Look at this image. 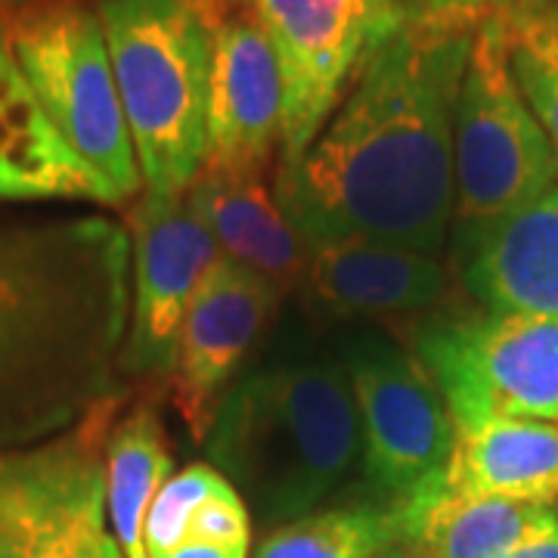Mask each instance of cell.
<instances>
[{
    "label": "cell",
    "mask_w": 558,
    "mask_h": 558,
    "mask_svg": "<svg viewBox=\"0 0 558 558\" xmlns=\"http://www.w3.org/2000/svg\"><path fill=\"white\" fill-rule=\"evenodd\" d=\"M472 28L403 20L357 65L299 165L274 178L304 245L388 242L440 255L453 230V119Z\"/></svg>",
    "instance_id": "6da1fadb"
},
{
    "label": "cell",
    "mask_w": 558,
    "mask_h": 558,
    "mask_svg": "<svg viewBox=\"0 0 558 558\" xmlns=\"http://www.w3.org/2000/svg\"><path fill=\"white\" fill-rule=\"evenodd\" d=\"M131 236L102 215L0 220V457L128 395Z\"/></svg>",
    "instance_id": "7a4b0ae2"
},
{
    "label": "cell",
    "mask_w": 558,
    "mask_h": 558,
    "mask_svg": "<svg viewBox=\"0 0 558 558\" xmlns=\"http://www.w3.org/2000/svg\"><path fill=\"white\" fill-rule=\"evenodd\" d=\"M260 351L223 391L202 450L264 524L282 527L354 475L360 416L336 336L314 317L282 319Z\"/></svg>",
    "instance_id": "3957f363"
},
{
    "label": "cell",
    "mask_w": 558,
    "mask_h": 558,
    "mask_svg": "<svg viewBox=\"0 0 558 558\" xmlns=\"http://www.w3.org/2000/svg\"><path fill=\"white\" fill-rule=\"evenodd\" d=\"M143 193L183 196L208 159L215 22L193 0H100Z\"/></svg>",
    "instance_id": "277c9868"
},
{
    "label": "cell",
    "mask_w": 558,
    "mask_h": 558,
    "mask_svg": "<svg viewBox=\"0 0 558 558\" xmlns=\"http://www.w3.org/2000/svg\"><path fill=\"white\" fill-rule=\"evenodd\" d=\"M360 416V478L369 506L400 512L413 539L444 497L457 422L416 354L376 326L336 336Z\"/></svg>",
    "instance_id": "5b68a950"
},
{
    "label": "cell",
    "mask_w": 558,
    "mask_h": 558,
    "mask_svg": "<svg viewBox=\"0 0 558 558\" xmlns=\"http://www.w3.org/2000/svg\"><path fill=\"white\" fill-rule=\"evenodd\" d=\"M7 38L44 116L119 205L143 196L134 140L97 7L44 0L13 16Z\"/></svg>",
    "instance_id": "8992f818"
},
{
    "label": "cell",
    "mask_w": 558,
    "mask_h": 558,
    "mask_svg": "<svg viewBox=\"0 0 558 558\" xmlns=\"http://www.w3.org/2000/svg\"><path fill=\"white\" fill-rule=\"evenodd\" d=\"M453 245L481 233L558 183L549 137L509 69L502 16L481 22L453 119Z\"/></svg>",
    "instance_id": "52a82bcc"
},
{
    "label": "cell",
    "mask_w": 558,
    "mask_h": 558,
    "mask_svg": "<svg viewBox=\"0 0 558 558\" xmlns=\"http://www.w3.org/2000/svg\"><path fill=\"white\" fill-rule=\"evenodd\" d=\"M407 348L440 388L457 432L490 418L558 422V317L435 311L407 329Z\"/></svg>",
    "instance_id": "ba28073f"
},
{
    "label": "cell",
    "mask_w": 558,
    "mask_h": 558,
    "mask_svg": "<svg viewBox=\"0 0 558 558\" xmlns=\"http://www.w3.org/2000/svg\"><path fill=\"white\" fill-rule=\"evenodd\" d=\"M124 400L60 438L0 457V558H102L106 438Z\"/></svg>",
    "instance_id": "9c48e42d"
},
{
    "label": "cell",
    "mask_w": 558,
    "mask_h": 558,
    "mask_svg": "<svg viewBox=\"0 0 558 558\" xmlns=\"http://www.w3.org/2000/svg\"><path fill=\"white\" fill-rule=\"evenodd\" d=\"M282 84L279 174L292 171L339 106L363 57L398 28L391 0H248Z\"/></svg>",
    "instance_id": "30bf717a"
},
{
    "label": "cell",
    "mask_w": 558,
    "mask_h": 558,
    "mask_svg": "<svg viewBox=\"0 0 558 558\" xmlns=\"http://www.w3.org/2000/svg\"><path fill=\"white\" fill-rule=\"evenodd\" d=\"M124 227L131 236V317L121 373L124 379L165 385L193 295L223 252L186 193H143Z\"/></svg>",
    "instance_id": "8fae6325"
},
{
    "label": "cell",
    "mask_w": 558,
    "mask_h": 558,
    "mask_svg": "<svg viewBox=\"0 0 558 558\" xmlns=\"http://www.w3.org/2000/svg\"><path fill=\"white\" fill-rule=\"evenodd\" d=\"M286 295L227 255L205 274L180 329L165 391L190 438L202 444L223 391L258 351Z\"/></svg>",
    "instance_id": "7c38bea8"
},
{
    "label": "cell",
    "mask_w": 558,
    "mask_h": 558,
    "mask_svg": "<svg viewBox=\"0 0 558 558\" xmlns=\"http://www.w3.org/2000/svg\"><path fill=\"white\" fill-rule=\"evenodd\" d=\"M282 140V84L264 25L242 7L215 28L208 171L267 178Z\"/></svg>",
    "instance_id": "4fadbf2b"
},
{
    "label": "cell",
    "mask_w": 558,
    "mask_h": 558,
    "mask_svg": "<svg viewBox=\"0 0 558 558\" xmlns=\"http://www.w3.org/2000/svg\"><path fill=\"white\" fill-rule=\"evenodd\" d=\"M450 270L440 255L388 242H329L307 248L299 295L314 319L418 317L447 295Z\"/></svg>",
    "instance_id": "5bb4252c"
},
{
    "label": "cell",
    "mask_w": 558,
    "mask_h": 558,
    "mask_svg": "<svg viewBox=\"0 0 558 558\" xmlns=\"http://www.w3.org/2000/svg\"><path fill=\"white\" fill-rule=\"evenodd\" d=\"M465 292L484 311L558 317V183L453 245Z\"/></svg>",
    "instance_id": "9a60e30c"
},
{
    "label": "cell",
    "mask_w": 558,
    "mask_h": 558,
    "mask_svg": "<svg viewBox=\"0 0 558 558\" xmlns=\"http://www.w3.org/2000/svg\"><path fill=\"white\" fill-rule=\"evenodd\" d=\"M0 202H100L112 190L69 149L44 116L0 22Z\"/></svg>",
    "instance_id": "2e32d148"
},
{
    "label": "cell",
    "mask_w": 558,
    "mask_h": 558,
    "mask_svg": "<svg viewBox=\"0 0 558 558\" xmlns=\"http://www.w3.org/2000/svg\"><path fill=\"white\" fill-rule=\"evenodd\" d=\"M186 199L208 223L227 258L277 286L286 299L299 292L307 245L279 208L267 178H233L202 168Z\"/></svg>",
    "instance_id": "e0dca14e"
},
{
    "label": "cell",
    "mask_w": 558,
    "mask_h": 558,
    "mask_svg": "<svg viewBox=\"0 0 558 558\" xmlns=\"http://www.w3.org/2000/svg\"><path fill=\"white\" fill-rule=\"evenodd\" d=\"M444 494L534 506L558 502V422L490 418L459 428Z\"/></svg>",
    "instance_id": "ac0fdd59"
},
{
    "label": "cell",
    "mask_w": 558,
    "mask_h": 558,
    "mask_svg": "<svg viewBox=\"0 0 558 558\" xmlns=\"http://www.w3.org/2000/svg\"><path fill=\"white\" fill-rule=\"evenodd\" d=\"M174 472V453L156 395H143L121 413L106 438V519L124 558H146L143 524L161 484Z\"/></svg>",
    "instance_id": "d6986e66"
},
{
    "label": "cell",
    "mask_w": 558,
    "mask_h": 558,
    "mask_svg": "<svg viewBox=\"0 0 558 558\" xmlns=\"http://www.w3.org/2000/svg\"><path fill=\"white\" fill-rule=\"evenodd\" d=\"M556 534L558 515L549 506L444 494L418 521L413 539L432 558H509Z\"/></svg>",
    "instance_id": "ffe728a7"
},
{
    "label": "cell",
    "mask_w": 558,
    "mask_h": 558,
    "mask_svg": "<svg viewBox=\"0 0 558 558\" xmlns=\"http://www.w3.org/2000/svg\"><path fill=\"white\" fill-rule=\"evenodd\" d=\"M410 539L400 512L369 502L311 512L267 534L255 558H376Z\"/></svg>",
    "instance_id": "44dd1931"
},
{
    "label": "cell",
    "mask_w": 558,
    "mask_h": 558,
    "mask_svg": "<svg viewBox=\"0 0 558 558\" xmlns=\"http://www.w3.org/2000/svg\"><path fill=\"white\" fill-rule=\"evenodd\" d=\"M502 25L512 78L558 161V0H519Z\"/></svg>",
    "instance_id": "7402d4cb"
},
{
    "label": "cell",
    "mask_w": 558,
    "mask_h": 558,
    "mask_svg": "<svg viewBox=\"0 0 558 558\" xmlns=\"http://www.w3.org/2000/svg\"><path fill=\"white\" fill-rule=\"evenodd\" d=\"M223 484L230 481L223 478L211 462H193L165 481L143 524L146 558H161L171 549H178L180 543L190 537V524L202 502L215 497Z\"/></svg>",
    "instance_id": "603a6c76"
},
{
    "label": "cell",
    "mask_w": 558,
    "mask_h": 558,
    "mask_svg": "<svg viewBox=\"0 0 558 558\" xmlns=\"http://www.w3.org/2000/svg\"><path fill=\"white\" fill-rule=\"evenodd\" d=\"M186 539L218 543V546H248L252 521H248V509L233 484H223L215 497L202 502L199 512L193 515Z\"/></svg>",
    "instance_id": "cb8c5ba5"
},
{
    "label": "cell",
    "mask_w": 558,
    "mask_h": 558,
    "mask_svg": "<svg viewBox=\"0 0 558 558\" xmlns=\"http://www.w3.org/2000/svg\"><path fill=\"white\" fill-rule=\"evenodd\" d=\"M391 3L403 20L475 32L481 22L509 13L519 0H391Z\"/></svg>",
    "instance_id": "d4e9b609"
},
{
    "label": "cell",
    "mask_w": 558,
    "mask_h": 558,
    "mask_svg": "<svg viewBox=\"0 0 558 558\" xmlns=\"http://www.w3.org/2000/svg\"><path fill=\"white\" fill-rule=\"evenodd\" d=\"M248 546H218V543H199V539H183L178 549H171L161 558H245Z\"/></svg>",
    "instance_id": "484cf974"
},
{
    "label": "cell",
    "mask_w": 558,
    "mask_h": 558,
    "mask_svg": "<svg viewBox=\"0 0 558 558\" xmlns=\"http://www.w3.org/2000/svg\"><path fill=\"white\" fill-rule=\"evenodd\" d=\"M193 3H196L202 13L215 22V25H220V22L227 20L230 13H236V10H242V7H248V0H193Z\"/></svg>",
    "instance_id": "4316f807"
},
{
    "label": "cell",
    "mask_w": 558,
    "mask_h": 558,
    "mask_svg": "<svg viewBox=\"0 0 558 558\" xmlns=\"http://www.w3.org/2000/svg\"><path fill=\"white\" fill-rule=\"evenodd\" d=\"M509 558H558V534L556 537L537 539V543L524 546V549H519V553H512Z\"/></svg>",
    "instance_id": "83f0119b"
},
{
    "label": "cell",
    "mask_w": 558,
    "mask_h": 558,
    "mask_svg": "<svg viewBox=\"0 0 558 558\" xmlns=\"http://www.w3.org/2000/svg\"><path fill=\"white\" fill-rule=\"evenodd\" d=\"M376 558H432L425 546H418L416 539H400L395 546H388L385 553H379Z\"/></svg>",
    "instance_id": "f1b7e54d"
},
{
    "label": "cell",
    "mask_w": 558,
    "mask_h": 558,
    "mask_svg": "<svg viewBox=\"0 0 558 558\" xmlns=\"http://www.w3.org/2000/svg\"><path fill=\"white\" fill-rule=\"evenodd\" d=\"M38 3H44V0H0V22H10L13 16H20Z\"/></svg>",
    "instance_id": "f546056e"
},
{
    "label": "cell",
    "mask_w": 558,
    "mask_h": 558,
    "mask_svg": "<svg viewBox=\"0 0 558 558\" xmlns=\"http://www.w3.org/2000/svg\"><path fill=\"white\" fill-rule=\"evenodd\" d=\"M102 558H124V553L119 549V543H116V537H112V534H109L106 546H102Z\"/></svg>",
    "instance_id": "4dcf8cb0"
}]
</instances>
